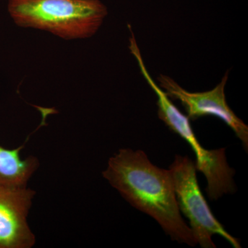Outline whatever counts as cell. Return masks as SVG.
Wrapping results in <instances>:
<instances>
[{"instance_id":"obj_1","label":"cell","mask_w":248,"mask_h":248,"mask_svg":"<svg viewBox=\"0 0 248 248\" xmlns=\"http://www.w3.org/2000/svg\"><path fill=\"white\" fill-rule=\"evenodd\" d=\"M102 175L132 206L154 218L173 241L197 245L181 215L169 170L152 164L143 151L122 148L108 160Z\"/></svg>"},{"instance_id":"obj_2","label":"cell","mask_w":248,"mask_h":248,"mask_svg":"<svg viewBox=\"0 0 248 248\" xmlns=\"http://www.w3.org/2000/svg\"><path fill=\"white\" fill-rule=\"evenodd\" d=\"M8 11L19 27L48 31L66 40L92 37L108 15L100 0H9Z\"/></svg>"},{"instance_id":"obj_3","label":"cell","mask_w":248,"mask_h":248,"mask_svg":"<svg viewBox=\"0 0 248 248\" xmlns=\"http://www.w3.org/2000/svg\"><path fill=\"white\" fill-rule=\"evenodd\" d=\"M169 170L178 206L189 220L197 244L203 248H215L212 236L218 234L233 248H241L239 240L225 230L210 210L199 186L195 162L187 156L176 155Z\"/></svg>"},{"instance_id":"obj_4","label":"cell","mask_w":248,"mask_h":248,"mask_svg":"<svg viewBox=\"0 0 248 248\" xmlns=\"http://www.w3.org/2000/svg\"><path fill=\"white\" fill-rule=\"evenodd\" d=\"M162 121L173 133L184 139L195 153L196 169L203 173L206 179L205 190L210 200H217L226 194L234 193L235 171L227 162L226 148L206 150L201 146L191 126L190 119L177 107L166 111Z\"/></svg>"},{"instance_id":"obj_5","label":"cell","mask_w":248,"mask_h":248,"mask_svg":"<svg viewBox=\"0 0 248 248\" xmlns=\"http://www.w3.org/2000/svg\"><path fill=\"white\" fill-rule=\"evenodd\" d=\"M228 79V71L215 89L205 92L190 93L183 89L169 76L160 75L157 78L160 88L164 90L170 99L181 102L190 120L215 116L232 130L248 151V126L236 115L227 103L225 87Z\"/></svg>"},{"instance_id":"obj_6","label":"cell","mask_w":248,"mask_h":248,"mask_svg":"<svg viewBox=\"0 0 248 248\" xmlns=\"http://www.w3.org/2000/svg\"><path fill=\"white\" fill-rule=\"evenodd\" d=\"M35 191L26 187L0 186V248H31L35 235L28 216Z\"/></svg>"},{"instance_id":"obj_7","label":"cell","mask_w":248,"mask_h":248,"mask_svg":"<svg viewBox=\"0 0 248 248\" xmlns=\"http://www.w3.org/2000/svg\"><path fill=\"white\" fill-rule=\"evenodd\" d=\"M24 144L16 149L0 145V186L26 187L40 167V161L34 156L23 159L21 151Z\"/></svg>"}]
</instances>
